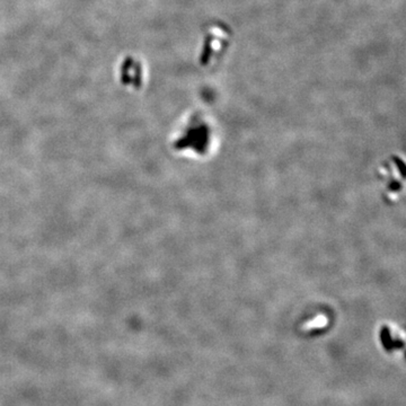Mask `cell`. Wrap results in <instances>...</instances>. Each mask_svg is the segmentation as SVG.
Returning <instances> with one entry per match:
<instances>
[{"label":"cell","mask_w":406,"mask_h":406,"mask_svg":"<svg viewBox=\"0 0 406 406\" xmlns=\"http://www.w3.org/2000/svg\"><path fill=\"white\" fill-rule=\"evenodd\" d=\"M173 148L181 154L206 158L216 151L217 132L209 120L202 115L191 116L177 132Z\"/></svg>","instance_id":"obj_1"}]
</instances>
